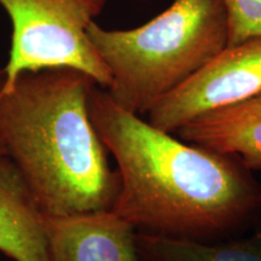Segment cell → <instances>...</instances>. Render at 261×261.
Segmentation results:
<instances>
[{"mask_svg": "<svg viewBox=\"0 0 261 261\" xmlns=\"http://www.w3.org/2000/svg\"><path fill=\"white\" fill-rule=\"evenodd\" d=\"M4 84H5V74H4V69H0V92H2L3 87H4ZM6 152H5V148L4 145H3L2 140H0V156H5Z\"/></svg>", "mask_w": 261, "mask_h": 261, "instance_id": "8fae6325", "label": "cell"}, {"mask_svg": "<svg viewBox=\"0 0 261 261\" xmlns=\"http://www.w3.org/2000/svg\"><path fill=\"white\" fill-rule=\"evenodd\" d=\"M261 92V37L225 47L148 113V122L175 133L202 114Z\"/></svg>", "mask_w": 261, "mask_h": 261, "instance_id": "5b68a950", "label": "cell"}, {"mask_svg": "<svg viewBox=\"0 0 261 261\" xmlns=\"http://www.w3.org/2000/svg\"><path fill=\"white\" fill-rule=\"evenodd\" d=\"M93 85L54 68L21 74L0 92V140L47 217L112 211L119 194L87 107Z\"/></svg>", "mask_w": 261, "mask_h": 261, "instance_id": "7a4b0ae2", "label": "cell"}, {"mask_svg": "<svg viewBox=\"0 0 261 261\" xmlns=\"http://www.w3.org/2000/svg\"><path fill=\"white\" fill-rule=\"evenodd\" d=\"M107 0H0L12 25L5 64L8 90L21 74L71 68L108 90L112 76L87 37V29Z\"/></svg>", "mask_w": 261, "mask_h": 261, "instance_id": "277c9868", "label": "cell"}, {"mask_svg": "<svg viewBox=\"0 0 261 261\" xmlns=\"http://www.w3.org/2000/svg\"><path fill=\"white\" fill-rule=\"evenodd\" d=\"M175 133L184 142L234 156L252 171L261 169V92L202 114Z\"/></svg>", "mask_w": 261, "mask_h": 261, "instance_id": "ba28073f", "label": "cell"}, {"mask_svg": "<svg viewBox=\"0 0 261 261\" xmlns=\"http://www.w3.org/2000/svg\"><path fill=\"white\" fill-rule=\"evenodd\" d=\"M46 217L8 156H0V252L14 261H50Z\"/></svg>", "mask_w": 261, "mask_h": 261, "instance_id": "52a82bcc", "label": "cell"}, {"mask_svg": "<svg viewBox=\"0 0 261 261\" xmlns=\"http://www.w3.org/2000/svg\"><path fill=\"white\" fill-rule=\"evenodd\" d=\"M143 261H261V231L215 242L136 234Z\"/></svg>", "mask_w": 261, "mask_h": 261, "instance_id": "9c48e42d", "label": "cell"}, {"mask_svg": "<svg viewBox=\"0 0 261 261\" xmlns=\"http://www.w3.org/2000/svg\"><path fill=\"white\" fill-rule=\"evenodd\" d=\"M136 234L112 211L46 217L50 261H143Z\"/></svg>", "mask_w": 261, "mask_h": 261, "instance_id": "8992f818", "label": "cell"}, {"mask_svg": "<svg viewBox=\"0 0 261 261\" xmlns=\"http://www.w3.org/2000/svg\"><path fill=\"white\" fill-rule=\"evenodd\" d=\"M228 18V46L261 37V0H223Z\"/></svg>", "mask_w": 261, "mask_h": 261, "instance_id": "30bf717a", "label": "cell"}, {"mask_svg": "<svg viewBox=\"0 0 261 261\" xmlns=\"http://www.w3.org/2000/svg\"><path fill=\"white\" fill-rule=\"evenodd\" d=\"M90 117L117 163L112 212L138 232L215 242L261 221V182L240 159L174 138L93 85Z\"/></svg>", "mask_w": 261, "mask_h": 261, "instance_id": "6da1fadb", "label": "cell"}, {"mask_svg": "<svg viewBox=\"0 0 261 261\" xmlns=\"http://www.w3.org/2000/svg\"><path fill=\"white\" fill-rule=\"evenodd\" d=\"M87 37L112 76L108 94L143 115L228 46L227 11L223 0H174L132 29L94 21Z\"/></svg>", "mask_w": 261, "mask_h": 261, "instance_id": "3957f363", "label": "cell"}]
</instances>
